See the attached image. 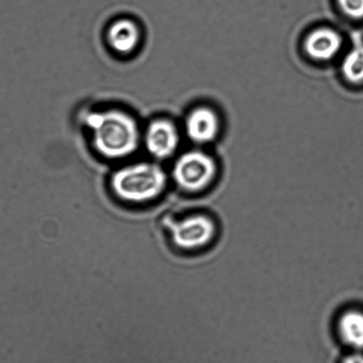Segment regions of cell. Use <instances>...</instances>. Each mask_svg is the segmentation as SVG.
<instances>
[{
    "label": "cell",
    "instance_id": "obj_8",
    "mask_svg": "<svg viewBox=\"0 0 363 363\" xmlns=\"http://www.w3.org/2000/svg\"><path fill=\"white\" fill-rule=\"evenodd\" d=\"M106 40L108 47L116 54H132L138 48L140 41L138 24L128 18L116 20L108 26Z\"/></svg>",
    "mask_w": 363,
    "mask_h": 363
},
{
    "label": "cell",
    "instance_id": "obj_10",
    "mask_svg": "<svg viewBox=\"0 0 363 363\" xmlns=\"http://www.w3.org/2000/svg\"><path fill=\"white\" fill-rule=\"evenodd\" d=\"M342 74L352 84L363 83V44H355L345 55L341 65Z\"/></svg>",
    "mask_w": 363,
    "mask_h": 363
},
{
    "label": "cell",
    "instance_id": "obj_1",
    "mask_svg": "<svg viewBox=\"0 0 363 363\" xmlns=\"http://www.w3.org/2000/svg\"><path fill=\"white\" fill-rule=\"evenodd\" d=\"M84 124L90 133L94 150L107 160H123L132 156L143 140L138 122L124 109L88 112L84 116Z\"/></svg>",
    "mask_w": 363,
    "mask_h": 363
},
{
    "label": "cell",
    "instance_id": "obj_6",
    "mask_svg": "<svg viewBox=\"0 0 363 363\" xmlns=\"http://www.w3.org/2000/svg\"><path fill=\"white\" fill-rule=\"evenodd\" d=\"M184 128L186 136L194 143H210L220 132V118L213 108L200 106L186 115Z\"/></svg>",
    "mask_w": 363,
    "mask_h": 363
},
{
    "label": "cell",
    "instance_id": "obj_3",
    "mask_svg": "<svg viewBox=\"0 0 363 363\" xmlns=\"http://www.w3.org/2000/svg\"><path fill=\"white\" fill-rule=\"evenodd\" d=\"M217 165L213 157L203 151L183 153L175 161L172 178L176 184L186 192H199L213 182Z\"/></svg>",
    "mask_w": 363,
    "mask_h": 363
},
{
    "label": "cell",
    "instance_id": "obj_12",
    "mask_svg": "<svg viewBox=\"0 0 363 363\" xmlns=\"http://www.w3.org/2000/svg\"><path fill=\"white\" fill-rule=\"evenodd\" d=\"M343 363H363V354H359V352H355V354L348 355L344 359Z\"/></svg>",
    "mask_w": 363,
    "mask_h": 363
},
{
    "label": "cell",
    "instance_id": "obj_11",
    "mask_svg": "<svg viewBox=\"0 0 363 363\" xmlns=\"http://www.w3.org/2000/svg\"><path fill=\"white\" fill-rule=\"evenodd\" d=\"M341 11L352 19H363V0H337Z\"/></svg>",
    "mask_w": 363,
    "mask_h": 363
},
{
    "label": "cell",
    "instance_id": "obj_9",
    "mask_svg": "<svg viewBox=\"0 0 363 363\" xmlns=\"http://www.w3.org/2000/svg\"><path fill=\"white\" fill-rule=\"evenodd\" d=\"M341 340L355 350L363 349V312L350 309L340 317L337 322Z\"/></svg>",
    "mask_w": 363,
    "mask_h": 363
},
{
    "label": "cell",
    "instance_id": "obj_4",
    "mask_svg": "<svg viewBox=\"0 0 363 363\" xmlns=\"http://www.w3.org/2000/svg\"><path fill=\"white\" fill-rule=\"evenodd\" d=\"M164 224L170 232L172 242L183 250L203 247L209 244L216 233L213 221L204 215H194L182 220L167 218Z\"/></svg>",
    "mask_w": 363,
    "mask_h": 363
},
{
    "label": "cell",
    "instance_id": "obj_5",
    "mask_svg": "<svg viewBox=\"0 0 363 363\" xmlns=\"http://www.w3.org/2000/svg\"><path fill=\"white\" fill-rule=\"evenodd\" d=\"M143 142L147 153L157 160L174 156L179 145L178 128L172 120L160 118L152 120L143 133Z\"/></svg>",
    "mask_w": 363,
    "mask_h": 363
},
{
    "label": "cell",
    "instance_id": "obj_2",
    "mask_svg": "<svg viewBox=\"0 0 363 363\" xmlns=\"http://www.w3.org/2000/svg\"><path fill=\"white\" fill-rule=\"evenodd\" d=\"M167 184L164 169L153 162H138L118 169L112 174L111 186L119 199L146 203L162 195Z\"/></svg>",
    "mask_w": 363,
    "mask_h": 363
},
{
    "label": "cell",
    "instance_id": "obj_7",
    "mask_svg": "<svg viewBox=\"0 0 363 363\" xmlns=\"http://www.w3.org/2000/svg\"><path fill=\"white\" fill-rule=\"evenodd\" d=\"M343 40L337 31L328 27L317 28L306 36L304 49L310 58L319 62L330 61L340 54Z\"/></svg>",
    "mask_w": 363,
    "mask_h": 363
}]
</instances>
